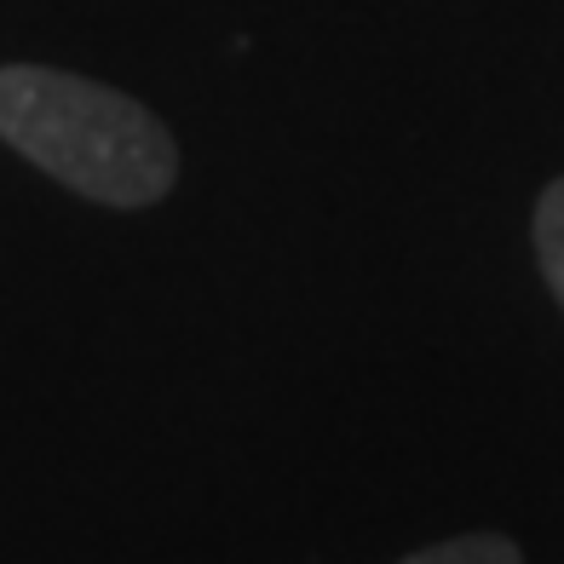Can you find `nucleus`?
Returning <instances> with one entry per match:
<instances>
[{"mask_svg": "<svg viewBox=\"0 0 564 564\" xmlns=\"http://www.w3.org/2000/svg\"><path fill=\"white\" fill-rule=\"evenodd\" d=\"M0 139L105 208H150L178 178V144L139 98L46 64L0 69Z\"/></svg>", "mask_w": 564, "mask_h": 564, "instance_id": "obj_1", "label": "nucleus"}, {"mask_svg": "<svg viewBox=\"0 0 564 564\" xmlns=\"http://www.w3.org/2000/svg\"><path fill=\"white\" fill-rule=\"evenodd\" d=\"M535 260H542L553 300L564 305V178H553L535 202Z\"/></svg>", "mask_w": 564, "mask_h": 564, "instance_id": "obj_2", "label": "nucleus"}, {"mask_svg": "<svg viewBox=\"0 0 564 564\" xmlns=\"http://www.w3.org/2000/svg\"><path fill=\"white\" fill-rule=\"evenodd\" d=\"M398 564H524V553L496 530H473V535H449L438 547H421Z\"/></svg>", "mask_w": 564, "mask_h": 564, "instance_id": "obj_3", "label": "nucleus"}]
</instances>
